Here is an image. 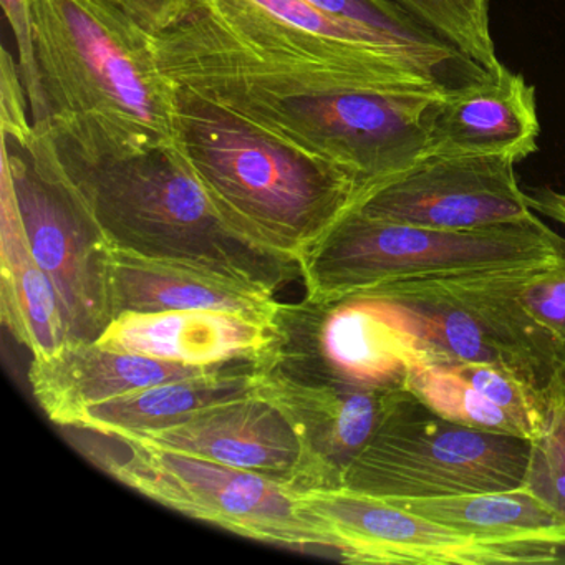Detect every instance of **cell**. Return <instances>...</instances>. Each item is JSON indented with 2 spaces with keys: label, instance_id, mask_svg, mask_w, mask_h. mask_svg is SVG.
Masks as SVG:
<instances>
[{
  "label": "cell",
  "instance_id": "cell-1",
  "mask_svg": "<svg viewBox=\"0 0 565 565\" xmlns=\"http://www.w3.org/2000/svg\"><path fill=\"white\" fill-rule=\"evenodd\" d=\"M49 118L62 150L117 163L180 145V88L153 34L117 0H29Z\"/></svg>",
  "mask_w": 565,
  "mask_h": 565
},
{
  "label": "cell",
  "instance_id": "cell-2",
  "mask_svg": "<svg viewBox=\"0 0 565 565\" xmlns=\"http://www.w3.org/2000/svg\"><path fill=\"white\" fill-rule=\"evenodd\" d=\"M153 42L168 78L206 102L449 90L398 52L287 24L253 0H196L183 22Z\"/></svg>",
  "mask_w": 565,
  "mask_h": 565
},
{
  "label": "cell",
  "instance_id": "cell-3",
  "mask_svg": "<svg viewBox=\"0 0 565 565\" xmlns=\"http://www.w3.org/2000/svg\"><path fill=\"white\" fill-rule=\"evenodd\" d=\"M180 120L178 154L224 220L299 267L370 193L350 171L312 160L181 88Z\"/></svg>",
  "mask_w": 565,
  "mask_h": 565
},
{
  "label": "cell",
  "instance_id": "cell-4",
  "mask_svg": "<svg viewBox=\"0 0 565 565\" xmlns=\"http://www.w3.org/2000/svg\"><path fill=\"white\" fill-rule=\"evenodd\" d=\"M61 153L115 249L210 267L274 292L300 277L297 264L224 220L177 148L104 164L84 163L62 148Z\"/></svg>",
  "mask_w": 565,
  "mask_h": 565
},
{
  "label": "cell",
  "instance_id": "cell-5",
  "mask_svg": "<svg viewBox=\"0 0 565 565\" xmlns=\"http://www.w3.org/2000/svg\"><path fill=\"white\" fill-rule=\"evenodd\" d=\"M565 239L537 216L481 230L408 226L350 211L300 264L310 302L329 303L415 279L547 266Z\"/></svg>",
  "mask_w": 565,
  "mask_h": 565
},
{
  "label": "cell",
  "instance_id": "cell-6",
  "mask_svg": "<svg viewBox=\"0 0 565 565\" xmlns=\"http://www.w3.org/2000/svg\"><path fill=\"white\" fill-rule=\"evenodd\" d=\"M62 429L88 461L164 508L254 541L333 557L303 492L290 486L141 436Z\"/></svg>",
  "mask_w": 565,
  "mask_h": 565
},
{
  "label": "cell",
  "instance_id": "cell-7",
  "mask_svg": "<svg viewBox=\"0 0 565 565\" xmlns=\"http://www.w3.org/2000/svg\"><path fill=\"white\" fill-rule=\"evenodd\" d=\"M32 256L64 307L71 342L98 340L114 320L110 241L68 173L52 128L28 141L2 137V181Z\"/></svg>",
  "mask_w": 565,
  "mask_h": 565
},
{
  "label": "cell",
  "instance_id": "cell-8",
  "mask_svg": "<svg viewBox=\"0 0 565 565\" xmlns=\"http://www.w3.org/2000/svg\"><path fill=\"white\" fill-rule=\"evenodd\" d=\"M443 92H343L310 100L210 102L279 143L359 177L369 190L428 157V118Z\"/></svg>",
  "mask_w": 565,
  "mask_h": 565
},
{
  "label": "cell",
  "instance_id": "cell-9",
  "mask_svg": "<svg viewBox=\"0 0 565 565\" xmlns=\"http://www.w3.org/2000/svg\"><path fill=\"white\" fill-rule=\"evenodd\" d=\"M531 441L448 422L415 396L383 419L342 488L386 501H426L522 486Z\"/></svg>",
  "mask_w": 565,
  "mask_h": 565
},
{
  "label": "cell",
  "instance_id": "cell-10",
  "mask_svg": "<svg viewBox=\"0 0 565 565\" xmlns=\"http://www.w3.org/2000/svg\"><path fill=\"white\" fill-rule=\"evenodd\" d=\"M511 270L405 280L360 294L392 306L431 362L494 363L547 390L564 356L515 299Z\"/></svg>",
  "mask_w": 565,
  "mask_h": 565
},
{
  "label": "cell",
  "instance_id": "cell-11",
  "mask_svg": "<svg viewBox=\"0 0 565 565\" xmlns=\"http://www.w3.org/2000/svg\"><path fill=\"white\" fill-rule=\"evenodd\" d=\"M333 558L352 564L499 565L561 562L562 548L484 541L386 499L349 489L303 492Z\"/></svg>",
  "mask_w": 565,
  "mask_h": 565
},
{
  "label": "cell",
  "instance_id": "cell-12",
  "mask_svg": "<svg viewBox=\"0 0 565 565\" xmlns=\"http://www.w3.org/2000/svg\"><path fill=\"white\" fill-rule=\"evenodd\" d=\"M515 161L499 154H428L366 194L356 210L376 220L428 230L468 231L535 216L515 178Z\"/></svg>",
  "mask_w": 565,
  "mask_h": 565
},
{
  "label": "cell",
  "instance_id": "cell-13",
  "mask_svg": "<svg viewBox=\"0 0 565 565\" xmlns=\"http://www.w3.org/2000/svg\"><path fill=\"white\" fill-rule=\"evenodd\" d=\"M257 395L296 426L316 471V491H326L342 488L347 471L383 419L412 393L405 386L366 388L300 375L260 359Z\"/></svg>",
  "mask_w": 565,
  "mask_h": 565
},
{
  "label": "cell",
  "instance_id": "cell-14",
  "mask_svg": "<svg viewBox=\"0 0 565 565\" xmlns=\"http://www.w3.org/2000/svg\"><path fill=\"white\" fill-rule=\"evenodd\" d=\"M135 436L266 476L300 492L317 489L316 471L296 426L257 393L211 406L171 428Z\"/></svg>",
  "mask_w": 565,
  "mask_h": 565
},
{
  "label": "cell",
  "instance_id": "cell-15",
  "mask_svg": "<svg viewBox=\"0 0 565 565\" xmlns=\"http://www.w3.org/2000/svg\"><path fill=\"white\" fill-rule=\"evenodd\" d=\"M224 366L227 365H183L111 349L97 340H75L57 352L32 356L29 385L51 422L67 428L100 403L160 383L216 372Z\"/></svg>",
  "mask_w": 565,
  "mask_h": 565
},
{
  "label": "cell",
  "instance_id": "cell-16",
  "mask_svg": "<svg viewBox=\"0 0 565 565\" xmlns=\"http://www.w3.org/2000/svg\"><path fill=\"white\" fill-rule=\"evenodd\" d=\"M535 88L501 65L446 90L429 111L428 154H499L521 163L539 150Z\"/></svg>",
  "mask_w": 565,
  "mask_h": 565
},
{
  "label": "cell",
  "instance_id": "cell-17",
  "mask_svg": "<svg viewBox=\"0 0 565 565\" xmlns=\"http://www.w3.org/2000/svg\"><path fill=\"white\" fill-rule=\"evenodd\" d=\"M277 319L227 310H164L115 317L97 342L193 366L256 362L276 345Z\"/></svg>",
  "mask_w": 565,
  "mask_h": 565
},
{
  "label": "cell",
  "instance_id": "cell-18",
  "mask_svg": "<svg viewBox=\"0 0 565 565\" xmlns=\"http://www.w3.org/2000/svg\"><path fill=\"white\" fill-rule=\"evenodd\" d=\"M111 312L227 310L276 320L282 302L274 290L210 267L111 249Z\"/></svg>",
  "mask_w": 565,
  "mask_h": 565
},
{
  "label": "cell",
  "instance_id": "cell-19",
  "mask_svg": "<svg viewBox=\"0 0 565 565\" xmlns=\"http://www.w3.org/2000/svg\"><path fill=\"white\" fill-rule=\"evenodd\" d=\"M253 393H257V360L118 396L87 409L67 428L148 435L188 422L211 406Z\"/></svg>",
  "mask_w": 565,
  "mask_h": 565
},
{
  "label": "cell",
  "instance_id": "cell-20",
  "mask_svg": "<svg viewBox=\"0 0 565 565\" xmlns=\"http://www.w3.org/2000/svg\"><path fill=\"white\" fill-rule=\"evenodd\" d=\"M2 320L32 356L71 342L64 307L51 277L32 256L11 193L0 186Z\"/></svg>",
  "mask_w": 565,
  "mask_h": 565
},
{
  "label": "cell",
  "instance_id": "cell-21",
  "mask_svg": "<svg viewBox=\"0 0 565 565\" xmlns=\"http://www.w3.org/2000/svg\"><path fill=\"white\" fill-rule=\"evenodd\" d=\"M484 541L565 551V522L524 484L426 501H390Z\"/></svg>",
  "mask_w": 565,
  "mask_h": 565
},
{
  "label": "cell",
  "instance_id": "cell-22",
  "mask_svg": "<svg viewBox=\"0 0 565 565\" xmlns=\"http://www.w3.org/2000/svg\"><path fill=\"white\" fill-rule=\"evenodd\" d=\"M332 18L372 29L405 49L448 88L475 84L489 72L456 51L388 0H306Z\"/></svg>",
  "mask_w": 565,
  "mask_h": 565
},
{
  "label": "cell",
  "instance_id": "cell-23",
  "mask_svg": "<svg viewBox=\"0 0 565 565\" xmlns=\"http://www.w3.org/2000/svg\"><path fill=\"white\" fill-rule=\"evenodd\" d=\"M405 388L429 412L448 422L529 439L518 419L459 379L445 362H425L415 366L406 379Z\"/></svg>",
  "mask_w": 565,
  "mask_h": 565
},
{
  "label": "cell",
  "instance_id": "cell-24",
  "mask_svg": "<svg viewBox=\"0 0 565 565\" xmlns=\"http://www.w3.org/2000/svg\"><path fill=\"white\" fill-rule=\"evenodd\" d=\"M456 51L494 74L501 67L489 25L488 0H388Z\"/></svg>",
  "mask_w": 565,
  "mask_h": 565
},
{
  "label": "cell",
  "instance_id": "cell-25",
  "mask_svg": "<svg viewBox=\"0 0 565 565\" xmlns=\"http://www.w3.org/2000/svg\"><path fill=\"white\" fill-rule=\"evenodd\" d=\"M445 363L459 379L518 419L531 441L544 433L551 415L548 390L541 388L514 370L494 363Z\"/></svg>",
  "mask_w": 565,
  "mask_h": 565
},
{
  "label": "cell",
  "instance_id": "cell-26",
  "mask_svg": "<svg viewBox=\"0 0 565 565\" xmlns=\"http://www.w3.org/2000/svg\"><path fill=\"white\" fill-rule=\"evenodd\" d=\"M551 396V415L544 433L531 441L525 488L531 489L565 522V408Z\"/></svg>",
  "mask_w": 565,
  "mask_h": 565
},
{
  "label": "cell",
  "instance_id": "cell-27",
  "mask_svg": "<svg viewBox=\"0 0 565 565\" xmlns=\"http://www.w3.org/2000/svg\"><path fill=\"white\" fill-rule=\"evenodd\" d=\"M515 299L544 327L565 362V259L509 273Z\"/></svg>",
  "mask_w": 565,
  "mask_h": 565
},
{
  "label": "cell",
  "instance_id": "cell-28",
  "mask_svg": "<svg viewBox=\"0 0 565 565\" xmlns=\"http://www.w3.org/2000/svg\"><path fill=\"white\" fill-rule=\"evenodd\" d=\"M6 19L11 25L18 47V64L29 98V111L32 124L38 130L51 127L47 100L42 90L39 75L38 57H35L34 32H32L31 6L29 0H2Z\"/></svg>",
  "mask_w": 565,
  "mask_h": 565
},
{
  "label": "cell",
  "instance_id": "cell-29",
  "mask_svg": "<svg viewBox=\"0 0 565 565\" xmlns=\"http://www.w3.org/2000/svg\"><path fill=\"white\" fill-rule=\"evenodd\" d=\"M28 92L22 81L21 68L8 49L0 55V125L2 137L9 140L28 141L34 134L32 118L28 117Z\"/></svg>",
  "mask_w": 565,
  "mask_h": 565
},
{
  "label": "cell",
  "instance_id": "cell-30",
  "mask_svg": "<svg viewBox=\"0 0 565 565\" xmlns=\"http://www.w3.org/2000/svg\"><path fill=\"white\" fill-rule=\"evenodd\" d=\"M118 4L151 34H161L183 22L196 0H117Z\"/></svg>",
  "mask_w": 565,
  "mask_h": 565
},
{
  "label": "cell",
  "instance_id": "cell-31",
  "mask_svg": "<svg viewBox=\"0 0 565 565\" xmlns=\"http://www.w3.org/2000/svg\"><path fill=\"white\" fill-rule=\"evenodd\" d=\"M527 200L534 213L544 214L565 227V193L551 188H537L529 191Z\"/></svg>",
  "mask_w": 565,
  "mask_h": 565
},
{
  "label": "cell",
  "instance_id": "cell-32",
  "mask_svg": "<svg viewBox=\"0 0 565 565\" xmlns=\"http://www.w3.org/2000/svg\"><path fill=\"white\" fill-rule=\"evenodd\" d=\"M547 390L565 408V365L561 366L558 372L555 373L554 380H552L551 386Z\"/></svg>",
  "mask_w": 565,
  "mask_h": 565
}]
</instances>
